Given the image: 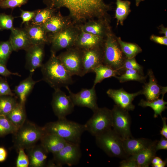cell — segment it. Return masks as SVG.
I'll list each match as a JSON object with an SVG mask.
<instances>
[{
    "mask_svg": "<svg viewBox=\"0 0 167 167\" xmlns=\"http://www.w3.org/2000/svg\"><path fill=\"white\" fill-rule=\"evenodd\" d=\"M113 130L123 139L132 137L131 118L129 111L116 105L111 110Z\"/></svg>",
    "mask_w": 167,
    "mask_h": 167,
    "instance_id": "cell-9",
    "label": "cell"
},
{
    "mask_svg": "<svg viewBox=\"0 0 167 167\" xmlns=\"http://www.w3.org/2000/svg\"><path fill=\"white\" fill-rule=\"evenodd\" d=\"M45 133L43 127L25 121L14 134L15 146L18 149H27L35 145Z\"/></svg>",
    "mask_w": 167,
    "mask_h": 167,
    "instance_id": "cell-6",
    "label": "cell"
},
{
    "mask_svg": "<svg viewBox=\"0 0 167 167\" xmlns=\"http://www.w3.org/2000/svg\"><path fill=\"white\" fill-rule=\"evenodd\" d=\"M45 44L33 45L26 50V68L30 72L33 73L43 65L45 54Z\"/></svg>",
    "mask_w": 167,
    "mask_h": 167,
    "instance_id": "cell-16",
    "label": "cell"
},
{
    "mask_svg": "<svg viewBox=\"0 0 167 167\" xmlns=\"http://www.w3.org/2000/svg\"><path fill=\"white\" fill-rule=\"evenodd\" d=\"M106 21V19H94L77 25L80 30L85 32L103 37L105 33H105L106 28L104 24Z\"/></svg>",
    "mask_w": 167,
    "mask_h": 167,
    "instance_id": "cell-27",
    "label": "cell"
},
{
    "mask_svg": "<svg viewBox=\"0 0 167 167\" xmlns=\"http://www.w3.org/2000/svg\"><path fill=\"white\" fill-rule=\"evenodd\" d=\"M153 167H164L167 164V160H163L160 157L155 156L152 160L151 162Z\"/></svg>",
    "mask_w": 167,
    "mask_h": 167,
    "instance_id": "cell-45",
    "label": "cell"
},
{
    "mask_svg": "<svg viewBox=\"0 0 167 167\" xmlns=\"http://www.w3.org/2000/svg\"></svg>",
    "mask_w": 167,
    "mask_h": 167,
    "instance_id": "cell-53",
    "label": "cell"
},
{
    "mask_svg": "<svg viewBox=\"0 0 167 167\" xmlns=\"http://www.w3.org/2000/svg\"><path fill=\"white\" fill-rule=\"evenodd\" d=\"M23 28L32 45L49 43L47 33L41 25L34 24L30 21L25 23Z\"/></svg>",
    "mask_w": 167,
    "mask_h": 167,
    "instance_id": "cell-19",
    "label": "cell"
},
{
    "mask_svg": "<svg viewBox=\"0 0 167 167\" xmlns=\"http://www.w3.org/2000/svg\"><path fill=\"white\" fill-rule=\"evenodd\" d=\"M40 140L41 145L46 152L53 154L59 152L68 142L56 134L46 132Z\"/></svg>",
    "mask_w": 167,
    "mask_h": 167,
    "instance_id": "cell-21",
    "label": "cell"
},
{
    "mask_svg": "<svg viewBox=\"0 0 167 167\" xmlns=\"http://www.w3.org/2000/svg\"><path fill=\"white\" fill-rule=\"evenodd\" d=\"M13 51L9 40L0 42V63L6 65Z\"/></svg>",
    "mask_w": 167,
    "mask_h": 167,
    "instance_id": "cell-37",
    "label": "cell"
},
{
    "mask_svg": "<svg viewBox=\"0 0 167 167\" xmlns=\"http://www.w3.org/2000/svg\"><path fill=\"white\" fill-rule=\"evenodd\" d=\"M13 50H26L33 45L24 28H15L11 31L9 40Z\"/></svg>",
    "mask_w": 167,
    "mask_h": 167,
    "instance_id": "cell-20",
    "label": "cell"
},
{
    "mask_svg": "<svg viewBox=\"0 0 167 167\" xmlns=\"http://www.w3.org/2000/svg\"><path fill=\"white\" fill-rule=\"evenodd\" d=\"M156 149L157 151L160 150L167 149V140L163 136H162L160 139L157 141L156 146Z\"/></svg>",
    "mask_w": 167,
    "mask_h": 167,
    "instance_id": "cell-47",
    "label": "cell"
},
{
    "mask_svg": "<svg viewBox=\"0 0 167 167\" xmlns=\"http://www.w3.org/2000/svg\"><path fill=\"white\" fill-rule=\"evenodd\" d=\"M0 75L5 77L9 76L11 75L21 76L18 73L11 72L6 67V65L1 63H0Z\"/></svg>",
    "mask_w": 167,
    "mask_h": 167,
    "instance_id": "cell-46",
    "label": "cell"
},
{
    "mask_svg": "<svg viewBox=\"0 0 167 167\" xmlns=\"http://www.w3.org/2000/svg\"><path fill=\"white\" fill-rule=\"evenodd\" d=\"M95 86L93 85L90 89L82 88L77 93L72 92L68 86L65 88L75 106L87 107L94 112L99 108Z\"/></svg>",
    "mask_w": 167,
    "mask_h": 167,
    "instance_id": "cell-13",
    "label": "cell"
},
{
    "mask_svg": "<svg viewBox=\"0 0 167 167\" xmlns=\"http://www.w3.org/2000/svg\"><path fill=\"white\" fill-rule=\"evenodd\" d=\"M47 7L58 10L65 7L69 12L68 16L72 23L83 24L90 20L106 19L110 8L104 0H42Z\"/></svg>",
    "mask_w": 167,
    "mask_h": 167,
    "instance_id": "cell-1",
    "label": "cell"
},
{
    "mask_svg": "<svg viewBox=\"0 0 167 167\" xmlns=\"http://www.w3.org/2000/svg\"><path fill=\"white\" fill-rule=\"evenodd\" d=\"M96 76L94 81L93 85L101 83L104 79L111 77L119 76L121 73L108 65L101 64L96 67L93 70Z\"/></svg>",
    "mask_w": 167,
    "mask_h": 167,
    "instance_id": "cell-28",
    "label": "cell"
},
{
    "mask_svg": "<svg viewBox=\"0 0 167 167\" xmlns=\"http://www.w3.org/2000/svg\"><path fill=\"white\" fill-rule=\"evenodd\" d=\"M18 129L6 116L0 114V136L14 134Z\"/></svg>",
    "mask_w": 167,
    "mask_h": 167,
    "instance_id": "cell-36",
    "label": "cell"
},
{
    "mask_svg": "<svg viewBox=\"0 0 167 167\" xmlns=\"http://www.w3.org/2000/svg\"><path fill=\"white\" fill-rule=\"evenodd\" d=\"M28 76L21 81L14 88V92L17 97L19 100V102L25 104L27 98L33 89L35 85L41 80H34L32 78L33 73L30 72Z\"/></svg>",
    "mask_w": 167,
    "mask_h": 167,
    "instance_id": "cell-24",
    "label": "cell"
},
{
    "mask_svg": "<svg viewBox=\"0 0 167 167\" xmlns=\"http://www.w3.org/2000/svg\"><path fill=\"white\" fill-rule=\"evenodd\" d=\"M81 155L80 144L68 142L60 151L53 154V160L58 166H72L79 163Z\"/></svg>",
    "mask_w": 167,
    "mask_h": 167,
    "instance_id": "cell-11",
    "label": "cell"
},
{
    "mask_svg": "<svg viewBox=\"0 0 167 167\" xmlns=\"http://www.w3.org/2000/svg\"><path fill=\"white\" fill-rule=\"evenodd\" d=\"M149 77L148 83H145L142 90V94L144 95L147 100L152 101L159 98L161 94L165 95L167 92V87L159 85L151 69L148 70Z\"/></svg>",
    "mask_w": 167,
    "mask_h": 167,
    "instance_id": "cell-17",
    "label": "cell"
},
{
    "mask_svg": "<svg viewBox=\"0 0 167 167\" xmlns=\"http://www.w3.org/2000/svg\"><path fill=\"white\" fill-rule=\"evenodd\" d=\"M18 157L16 162L17 167H28L29 165L28 156L22 148L19 149Z\"/></svg>",
    "mask_w": 167,
    "mask_h": 167,
    "instance_id": "cell-41",
    "label": "cell"
},
{
    "mask_svg": "<svg viewBox=\"0 0 167 167\" xmlns=\"http://www.w3.org/2000/svg\"><path fill=\"white\" fill-rule=\"evenodd\" d=\"M82 50L74 46L66 49L57 56L72 76H82Z\"/></svg>",
    "mask_w": 167,
    "mask_h": 167,
    "instance_id": "cell-10",
    "label": "cell"
},
{
    "mask_svg": "<svg viewBox=\"0 0 167 167\" xmlns=\"http://www.w3.org/2000/svg\"><path fill=\"white\" fill-rule=\"evenodd\" d=\"M6 116L18 129L26 121L25 104L18 102L14 108Z\"/></svg>",
    "mask_w": 167,
    "mask_h": 167,
    "instance_id": "cell-29",
    "label": "cell"
},
{
    "mask_svg": "<svg viewBox=\"0 0 167 167\" xmlns=\"http://www.w3.org/2000/svg\"><path fill=\"white\" fill-rule=\"evenodd\" d=\"M14 19V17L11 15L0 13V30H13L15 28L13 25Z\"/></svg>",
    "mask_w": 167,
    "mask_h": 167,
    "instance_id": "cell-38",
    "label": "cell"
},
{
    "mask_svg": "<svg viewBox=\"0 0 167 167\" xmlns=\"http://www.w3.org/2000/svg\"><path fill=\"white\" fill-rule=\"evenodd\" d=\"M56 12L41 25L47 34L57 33L73 24L68 16H64L59 11Z\"/></svg>",
    "mask_w": 167,
    "mask_h": 167,
    "instance_id": "cell-18",
    "label": "cell"
},
{
    "mask_svg": "<svg viewBox=\"0 0 167 167\" xmlns=\"http://www.w3.org/2000/svg\"><path fill=\"white\" fill-rule=\"evenodd\" d=\"M54 90L51 103L53 112L58 119L66 118L73 112L75 106L70 96L60 88Z\"/></svg>",
    "mask_w": 167,
    "mask_h": 167,
    "instance_id": "cell-12",
    "label": "cell"
},
{
    "mask_svg": "<svg viewBox=\"0 0 167 167\" xmlns=\"http://www.w3.org/2000/svg\"><path fill=\"white\" fill-rule=\"evenodd\" d=\"M92 117L84 125L85 131L96 136L112 128L111 110L106 108H98L93 112Z\"/></svg>",
    "mask_w": 167,
    "mask_h": 167,
    "instance_id": "cell-7",
    "label": "cell"
},
{
    "mask_svg": "<svg viewBox=\"0 0 167 167\" xmlns=\"http://www.w3.org/2000/svg\"><path fill=\"white\" fill-rule=\"evenodd\" d=\"M106 93L114 101L115 105L128 111H133L135 107L132 102L138 95L142 94V90L134 93L126 92L123 88L118 89H110Z\"/></svg>",
    "mask_w": 167,
    "mask_h": 167,
    "instance_id": "cell-15",
    "label": "cell"
},
{
    "mask_svg": "<svg viewBox=\"0 0 167 167\" xmlns=\"http://www.w3.org/2000/svg\"><path fill=\"white\" fill-rule=\"evenodd\" d=\"M160 33L164 34L165 36L167 37V29L163 26H161L160 27Z\"/></svg>",
    "mask_w": 167,
    "mask_h": 167,
    "instance_id": "cell-51",
    "label": "cell"
},
{
    "mask_svg": "<svg viewBox=\"0 0 167 167\" xmlns=\"http://www.w3.org/2000/svg\"><path fill=\"white\" fill-rule=\"evenodd\" d=\"M116 3L115 18L117 20V24L120 23L123 25V21L131 11V2L127 0H116Z\"/></svg>",
    "mask_w": 167,
    "mask_h": 167,
    "instance_id": "cell-31",
    "label": "cell"
},
{
    "mask_svg": "<svg viewBox=\"0 0 167 167\" xmlns=\"http://www.w3.org/2000/svg\"><path fill=\"white\" fill-rule=\"evenodd\" d=\"M43 128L46 132L56 134L68 142L79 144L82 134L85 131L84 125L68 120L66 118L49 122Z\"/></svg>",
    "mask_w": 167,
    "mask_h": 167,
    "instance_id": "cell-3",
    "label": "cell"
},
{
    "mask_svg": "<svg viewBox=\"0 0 167 167\" xmlns=\"http://www.w3.org/2000/svg\"><path fill=\"white\" fill-rule=\"evenodd\" d=\"M20 10L21 12L20 17L22 20V24L31 21L36 13V10L32 11Z\"/></svg>",
    "mask_w": 167,
    "mask_h": 167,
    "instance_id": "cell-43",
    "label": "cell"
},
{
    "mask_svg": "<svg viewBox=\"0 0 167 167\" xmlns=\"http://www.w3.org/2000/svg\"><path fill=\"white\" fill-rule=\"evenodd\" d=\"M15 96L11 90L6 79L0 77V96Z\"/></svg>",
    "mask_w": 167,
    "mask_h": 167,
    "instance_id": "cell-42",
    "label": "cell"
},
{
    "mask_svg": "<svg viewBox=\"0 0 167 167\" xmlns=\"http://www.w3.org/2000/svg\"><path fill=\"white\" fill-rule=\"evenodd\" d=\"M136 2V5L138 6H139L140 3L144 0H135Z\"/></svg>",
    "mask_w": 167,
    "mask_h": 167,
    "instance_id": "cell-52",
    "label": "cell"
},
{
    "mask_svg": "<svg viewBox=\"0 0 167 167\" xmlns=\"http://www.w3.org/2000/svg\"><path fill=\"white\" fill-rule=\"evenodd\" d=\"M147 76L141 74L138 71L132 69H126L120 75L116 76L120 83H124L130 81H135L145 83Z\"/></svg>",
    "mask_w": 167,
    "mask_h": 167,
    "instance_id": "cell-32",
    "label": "cell"
},
{
    "mask_svg": "<svg viewBox=\"0 0 167 167\" xmlns=\"http://www.w3.org/2000/svg\"><path fill=\"white\" fill-rule=\"evenodd\" d=\"M29 165L32 167H41L44 166L47 158V153L41 145L34 146L27 149Z\"/></svg>",
    "mask_w": 167,
    "mask_h": 167,
    "instance_id": "cell-25",
    "label": "cell"
},
{
    "mask_svg": "<svg viewBox=\"0 0 167 167\" xmlns=\"http://www.w3.org/2000/svg\"><path fill=\"white\" fill-rule=\"evenodd\" d=\"M16 96H0V114L7 116L18 103Z\"/></svg>",
    "mask_w": 167,
    "mask_h": 167,
    "instance_id": "cell-34",
    "label": "cell"
},
{
    "mask_svg": "<svg viewBox=\"0 0 167 167\" xmlns=\"http://www.w3.org/2000/svg\"><path fill=\"white\" fill-rule=\"evenodd\" d=\"M28 0H0V8L13 9L26 4Z\"/></svg>",
    "mask_w": 167,
    "mask_h": 167,
    "instance_id": "cell-39",
    "label": "cell"
},
{
    "mask_svg": "<svg viewBox=\"0 0 167 167\" xmlns=\"http://www.w3.org/2000/svg\"><path fill=\"white\" fill-rule=\"evenodd\" d=\"M102 45L99 47L82 50V76L91 72L103 64Z\"/></svg>",
    "mask_w": 167,
    "mask_h": 167,
    "instance_id": "cell-14",
    "label": "cell"
},
{
    "mask_svg": "<svg viewBox=\"0 0 167 167\" xmlns=\"http://www.w3.org/2000/svg\"><path fill=\"white\" fill-rule=\"evenodd\" d=\"M150 39L155 42L161 45H167V37L159 36L153 35L150 37Z\"/></svg>",
    "mask_w": 167,
    "mask_h": 167,
    "instance_id": "cell-48",
    "label": "cell"
},
{
    "mask_svg": "<svg viewBox=\"0 0 167 167\" xmlns=\"http://www.w3.org/2000/svg\"><path fill=\"white\" fill-rule=\"evenodd\" d=\"M79 29L74 24L60 31L48 36L49 42L51 45V52L56 54L60 50L74 47Z\"/></svg>",
    "mask_w": 167,
    "mask_h": 167,
    "instance_id": "cell-8",
    "label": "cell"
},
{
    "mask_svg": "<svg viewBox=\"0 0 167 167\" xmlns=\"http://www.w3.org/2000/svg\"><path fill=\"white\" fill-rule=\"evenodd\" d=\"M95 137L97 145L109 156L122 159L129 156L124 151L123 139L112 128Z\"/></svg>",
    "mask_w": 167,
    "mask_h": 167,
    "instance_id": "cell-5",
    "label": "cell"
},
{
    "mask_svg": "<svg viewBox=\"0 0 167 167\" xmlns=\"http://www.w3.org/2000/svg\"><path fill=\"white\" fill-rule=\"evenodd\" d=\"M109 31L102 45L103 64L119 71L122 74V71L124 72L123 67L126 58L117 40Z\"/></svg>",
    "mask_w": 167,
    "mask_h": 167,
    "instance_id": "cell-4",
    "label": "cell"
},
{
    "mask_svg": "<svg viewBox=\"0 0 167 167\" xmlns=\"http://www.w3.org/2000/svg\"><path fill=\"white\" fill-rule=\"evenodd\" d=\"M164 95H162L161 99L158 98L152 101L142 99L138 104V105L143 107H151L154 111V117L155 118L158 117L159 115L161 117L162 113L167 109L166 105L167 102L164 100Z\"/></svg>",
    "mask_w": 167,
    "mask_h": 167,
    "instance_id": "cell-30",
    "label": "cell"
},
{
    "mask_svg": "<svg viewBox=\"0 0 167 167\" xmlns=\"http://www.w3.org/2000/svg\"><path fill=\"white\" fill-rule=\"evenodd\" d=\"M150 139L133 137L122 140L124 151L129 156L135 155L149 146L152 143Z\"/></svg>",
    "mask_w": 167,
    "mask_h": 167,
    "instance_id": "cell-23",
    "label": "cell"
},
{
    "mask_svg": "<svg viewBox=\"0 0 167 167\" xmlns=\"http://www.w3.org/2000/svg\"><path fill=\"white\" fill-rule=\"evenodd\" d=\"M157 140L153 141L148 147L137 154L133 156L136 162L138 167H148L151 164L152 159L156 156V146Z\"/></svg>",
    "mask_w": 167,
    "mask_h": 167,
    "instance_id": "cell-26",
    "label": "cell"
},
{
    "mask_svg": "<svg viewBox=\"0 0 167 167\" xmlns=\"http://www.w3.org/2000/svg\"><path fill=\"white\" fill-rule=\"evenodd\" d=\"M103 37L85 32L79 29L74 46L81 50L101 46L103 41Z\"/></svg>",
    "mask_w": 167,
    "mask_h": 167,
    "instance_id": "cell-22",
    "label": "cell"
},
{
    "mask_svg": "<svg viewBox=\"0 0 167 167\" xmlns=\"http://www.w3.org/2000/svg\"><path fill=\"white\" fill-rule=\"evenodd\" d=\"M55 53L51 52L48 60L41 67V80L54 89L66 87L73 83L72 76L62 64Z\"/></svg>",
    "mask_w": 167,
    "mask_h": 167,
    "instance_id": "cell-2",
    "label": "cell"
},
{
    "mask_svg": "<svg viewBox=\"0 0 167 167\" xmlns=\"http://www.w3.org/2000/svg\"><path fill=\"white\" fill-rule=\"evenodd\" d=\"M120 167H138L135 160L133 156L123 159L120 163Z\"/></svg>",
    "mask_w": 167,
    "mask_h": 167,
    "instance_id": "cell-44",
    "label": "cell"
},
{
    "mask_svg": "<svg viewBox=\"0 0 167 167\" xmlns=\"http://www.w3.org/2000/svg\"><path fill=\"white\" fill-rule=\"evenodd\" d=\"M7 152L6 149L3 147H0V162L4 161L6 158Z\"/></svg>",
    "mask_w": 167,
    "mask_h": 167,
    "instance_id": "cell-50",
    "label": "cell"
},
{
    "mask_svg": "<svg viewBox=\"0 0 167 167\" xmlns=\"http://www.w3.org/2000/svg\"><path fill=\"white\" fill-rule=\"evenodd\" d=\"M57 10L47 7L36 10V14L31 21L32 23L42 25L50 18Z\"/></svg>",
    "mask_w": 167,
    "mask_h": 167,
    "instance_id": "cell-35",
    "label": "cell"
},
{
    "mask_svg": "<svg viewBox=\"0 0 167 167\" xmlns=\"http://www.w3.org/2000/svg\"><path fill=\"white\" fill-rule=\"evenodd\" d=\"M117 40L126 58H135L142 51L141 48L135 44L123 41L120 37H118Z\"/></svg>",
    "mask_w": 167,
    "mask_h": 167,
    "instance_id": "cell-33",
    "label": "cell"
},
{
    "mask_svg": "<svg viewBox=\"0 0 167 167\" xmlns=\"http://www.w3.org/2000/svg\"><path fill=\"white\" fill-rule=\"evenodd\" d=\"M127 69L135 70L142 75H144L143 66L137 62L135 57L131 59L126 58L125 59L123 67V70L124 71Z\"/></svg>",
    "mask_w": 167,
    "mask_h": 167,
    "instance_id": "cell-40",
    "label": "cell"
},
{
    "mask_svg": "<svg viewBox=\"0 0 167 167\" xmlns=\"http://www.w3.org/2000/svg\"><path fill=\"white\" fill-rule=\"evenodd\" d=\"M162 121V127L160 131V134L165 138L167 139V125L166 123L167 118L161 117Z\"/></svg>",
    "mask_w": 167,
    "mask_h": 167,
    "instance_id": "cell-49",
    "label": "cell"
}]
</instances>
